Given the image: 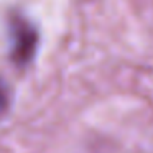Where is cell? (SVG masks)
<instances>
[{"label":"cell","mask_w":153,"mask_h":153,"mask_svg":"<svg viewBox=\"0 0 153 153\" xmlns=\"http://www.w3.org/2000/svg\"><path fill=\"white\" fill-rule=\"evenodd\" d=\"M5 109H7V94H5L4 87L0 86V115L5 112Z\"/></svg>","instance_id":"6da1fadb"}]
</instances>
